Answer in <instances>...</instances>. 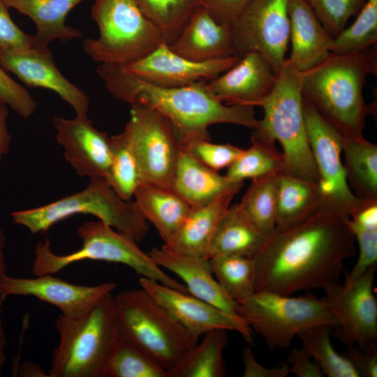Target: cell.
Here are the masks:
<instances>
[{"mask_svg":"<svg viewBox=\"0 0 377 377\" xmlns=\"http://www.w3.org/2000/svg\"><path fill=\"white\" fill-rule=\"evenodd\" d=\"M345 219L319 210L288 230H275L253 258L256 292L292 295L338 282L343 262L355 253Z\"/></svg>","mask_w":377,"mask_h":377,"instance_id":"6da1fadb","label":"cell"},{"mask_svg":"<svg viewBox=\"0 0 377 377\" xmlns=\"http://www.w3.org/2000/svg\"><path fill=\"white\" fill-rule=\"evenodd\" d=\"M97 73L117 99L156 110L171 124L182 150L198 139H209L208 128L231 124L254 128L258 119L253 107L228 105L209 91L207 82L164 87L146 82L121 66L101 64Z\"/></svg>","mask_w":377,"mask_h":377,"instance_id":"7a4b0ae2","label":"cell"},{"mask_svg":"<svg viewBox=\"0 0 377 377\" xmlns=\"http://www.w3.org/2000/svg\"><path fill=\"white\" fill-rule=\"evenodd\" d=\"M376 48L331 54L303 72L302 97L343 137L363 135L370 112L363 89L368 75H376Z\"/></svg>","mask_w":377,"mask_h":377,"instance_id":"3957f363","label":"cell"},{"mask_svg":"<svg viewBox=\"0 0 377 377\" xmlns=\"http://www.w3.org/2000/svg\"><path fill=\"white\" fill-rule=\"evenodd\" d=\"M59 341L49 377H103L119 337L112 293L87 313L74 318L59 315L55 323Z\"/></svg>","mask_w":377,"mask_h":377,"instance_id":"277c9868","label":"cell"},{"mask_svg":"<svg viewBox=\"0 0 377 377\" xmlns=\"http://www.w3.org/2000/svg\"><path fill=\"white\" fill-rule=\"evenodd\" d=\"M302 79L303 72L286 59L272 91L256 105L263 109L264 117L253 129L281 145L285 172L317 182L304 117Z\"/></svg>","mask_w":377,"mask_h":377,"instance_id":"5b68a950","label":"cell"},{"mask_svg":"<svg viewBox=\"0 0 377 377\" xmlns=\"http://www.w3.org/2000/svg\"><path fill=\"white\" fill-rule=\"evenodd\" d=\"M77 235L82 241V247L65 255L54 253L48 239L39 242L36 246L32 265L34 275L54 274L79 261L100 260L123 264L142 277L188 293L186 286L168 275L148 253L138 247L133 238L114 230L103 221L84 223L77 228Z\"/></svg>","mask_w":377,"mask_h":377,"instance_id":"8992f818","label":"cell"},{"mask_svg":"<svg viewBox=\"0 0 377 377\" xmlns=\"http://www.w3.org/2000/svg\"><path fill=\"white\" fill-rule=\"evenodd\" d=\"M119 334L135 343L168 373L197 344L145 290L114 295Z\"/></svg>","mask_w":377,"mask_h":377,"instance_id":"52a82bcc","label":"cell"},{"mask_svg":"<svg viewBox=\"0 0 377 377\" xmlns=\"http://www.w3.org/2000/svg\"><path fill=\"white\" fill-rule=\"evenodd\" d=\"M91 15L99 35L87 38L83 49L94 61L126 66L165 43L134 0H94Z\"/></svg>","mask_w":377,"mask_h":377,"instance_id":"ba28073f","label":"cell"},{"mask_svg":"<svg viewBox=\"0 0 377 377\" xmlns=\"http://www.w3.org/2000/svg\"><path fill=\"white\" fill-rule=\"evenodd\" d=\"M91 214L137 242L142 240L149 227L135 203L119 197L104 181L90 179L82 191L38 207L11 213L14 223L31 234L47 231L57 222L74 214Z\"/></svg>","mask_w":377,"mask_h":377,"instance_id":"9c48e42d","label":"cell"},{"mask_svg":"<svg viewBox=\"0 0 377 377\" xmlns=\"http://www.w3.org/2000/svg\"><path fill=\"white\" fill-rule=\"evenodd\" d=\"M238 303V315L272 349L288 348L295 337L312 327L337 326L325 302L311 293L292 297L256 291Z\"/></svg>","mask_w":377,"mask_h":377,"instance_id":"30bf717a","label":"cell"},{"mask_svg":"<svg viewBox=\"0 0 377 377\" xmlns=\"http://www.w3.org/2000/svg\"><path fill=\"white\" fill-rule=\"evenodd\" d=\"M306 135L318 172L320 210L350 218L367 200L354 194L341 160L343 136L302 97Z\"/></svg>","mask_w":377,"mask_h":377,"instance_id":"8fae6325","label":"cell"},{"mask_svg":"<svg viewBox=\"0 0 377 377\" xmlns=\"http://www.w3.org/2000/svg\"><path fill=\"white\" fill-rule=\"evenodd\" d=\"M131 106L121 133L136 158L141 182L171 188L182 151L175 131L156 110L140 104Z\"/></svg>","mask_w":377,"mask_h":377,"instance_id":"7c38bea8","label":"cell"},{"mask_svg":"<svg viewBox=\"0 0 377 377\" xmlns=\"http://www.w3.org/2000/svg\"><path fill=\"white\" fill-rule=\"evenodd\" d=\"M290 0H252L232 25L234 54L259 53L277 74L289 43Z\"/></svg>","mask_w":377,"mask_h":377,"instance_id":"4fadbf2b","label":"cell"},{"mask_svg":"<svg viewBox=\"0 0 377 377\" xmlns=\"http://www.w3.org/2000/svg\"><path fill=\"white\" fill-rule=\"evenodd\" d=\"M376 265L350 281L326 285L322 298L333 315L336 336L348 348L377 340V300L374 291Z\"/></svg>","mask_w":377,"mask_h":377,"instance_id":"5bb4252c","label":"cell"},{"mask_svg":"<svg viewBox=\"0 0 377 377\" xmlns=\"http://www.w3.org/2000/svg\"><path fill=\"white\" fill-rule=\"evenodd\" d=\"M139 283L190 334L196 339L213 330L235 331L249 343L253 330L239 315L226 313L189 294L140 276Z\"/></svg>","mask_w":377,"mask_h":377,"instance_id":"9a60e30c","label":"cell"},{"mask_svg":"<svg viewBox=\"0 0 377 377\" xmlns=\"http://www.w3.org/2000/svg\"><path fill=\"white\" fill-rule=\"evenodd\" d=\"M114 282L94 286L74 284L53 274L35 278L0 276V297L9 295L32 296L57 307L61 315L74 318L90 311L105 295L116 288Z\"/></svg>","mask_w":377,"mask_h":377,"instance_id":"2e32d148","label":"cell"},{"mask_svg":"<svg viewBox=\"0 0 377 377\" xmlns=\"http://www.w3.org/2000/svg\"><path fill=\"white\" fill-rule=\"evenodd\" d=\"M239 58L232 56L197 61L175 53L168 44L162 43L142 59L123 67L146 82L164 87H177L212 80L234 66Z\"/></svg>","mask_w":377,"mask_h":377,"instance_id":"e0dca14e","label":"cell"},{"mask_svg":"<svg viewBox=\"0 0 377 377\" xmlns=\"http://www.w3.org/2000/svg\"><path fill=\"white\" fill-rule=\"evenodd\" d=\"M52 124L66 160L76 172L108 183L112 158L108 133L96 128L88 117L71 119L54 117Z\"/></svg>","mask_w":377,"mask_h":377,"instance_id":"ac0fdd59","label":"cell"},{"mask_svg":"<svg viewBox=\"0 0 377 377\" xmlns=\"http://www.w3.org/2000/svg\"><path fill=\"white\" fill-rule=\"evenodd\" d=\"M0 67L29 87L53 91L72 107L77 117H88V96L60 72L49 48L32 47L21 51L0 48Z\"/></svg>","mask_w":377,"mask_h":377,"instance_id":"d6986e66","label":"cell"},{"mask_svg":"<svg viewBox=\"0 0 377 377\" xmlns=\"http://www.w3.org/2000/svg\"><path fill=\"white\" fill-rule=\"evenodd\" d=\"M276 74L258 52L244 54L228 70L207 82L209 91L228 105L254 107L272 91Z\"/></svg>","mask_w":377,"mask_h":377,"instance_id":"ffe728a7","label":"cell"},{"mask_svg":"<svg viewBox=\"0 0 377 377\" xmlns=\"http://www.w3.org/2000/svg\"><path fill=\"white\" fill-rule=\"evenodd\" d=\"M148 255L161 268L180 278L189 294L231 314L238 315L239 303L230 298L216 281L205 256L154 247Z\"/></svg>","mask_w":377,"mask_h":377,"instance_id":"44dd1931","label":"cell"},{"mask_svg":"<svg viewBox=\"0 0 377 377\" xmlns=\"http://www.w3.org/2000/svg\"><path fill=\"white\" fill-rule=\"evenodd\" d=\"M169 46L175 53L197 61L235 56L232 25L217 21L204 6L193 13Z\"/></svg>","mask_w":377,"mask_h":377,"instance_id":"7402d4cb","label":"cell"},{"mask_svg":"<svg viewBox=\"0 0 377 377\" xmlns=\"http://www.w3.org/2000/svg\"><path fill=\"white\" fill-rule=\"evenodd\" d=\"M288 14L291 52L288 59L305 72L332 54L330 47L332 38L306 0H290Z\"/></svg>","mask_w":377,"mask_h":377,"instance_id":"603a6c76","label":"cell"},{"mask_svg":"<svg viewBox=\"0 0 377 377\" xmlns=\"http://www.w3.org/2000/svg\"><path fill=\"white\" fill-rule=\"evenodd\" d=\"M244 182H233L182 150L171 188L191 207L207 205L229 191H239Z\"/></svg>","mask_w":377,"mask_h":377,"instance_id":"cb8c5ba5","label":"cell"},{"mask_svg":"<svg viewBox=\"0 0 377 377\" xmlns=\"http://www.w3.org/2000/svg\"><path fill=\"white\" fill-rule=\"evenodd\" d=\"M136 206L156 228L163 244L175 237L191 207L171 188L142 182L134 197Z\"/></svg>","mask_w":377,"mask_h":377,"instance_id":"d4e9b609","label":"cell"},{"mask_svg":"<svg viewBox=\"0 0 377 377\" xmlns=\"http://www.w3.org/2000/svg\"><path fill=\"white\" fill-rule=\"evenodd\" d=\"M84 0H4L7 6L29 17L36 31L34 46L49 48L51 42H67L82 37V32L66 23L69 12Z\"/></svg>","mask_w":377,"mask_h":377,"instance_id":"484cf974","label":"cell"},{"mask_svg":"<svg viewBox=\"0 0 377 377\" xmlns=\"http://www.w3.org/2000/svg\"><path fill=\"white\" fill-rule=\"evenodd\" d=\"M270 235L260 230L237 203L230 205L221 219L206 256L237 255L253 258Z\"/></svg>","mask_w":377,"mask_h":377,"instance_id":"4316f807","label":"cell"},{"mask_svg":"<svg viewBox=\"0 0 377 377\" xmlns=\"http://www.w3.org/2000/svg\"><path fill=\"white\" fill-rule=\"evenodd\" d=\"M237 193L229 191L207 205L191 207L175 237L163 246L177 252L206 256L216 229Z\"/></svg>","mask_w":377,"mask_h":377,"instance_id":"83f0119b","label":"cell"},{"mask_svg":"<svg viewBox=\"0 0 377 377\" xmlns=\"http://www.w3.org/2000/svg\"><path fill=\"white\" fill-rule=\"evenodd\" d=\"M322 198L316 182L286 172L278 175L276 230H288L320 210Z\"/></svg>","mask_w":377,"mask_h":377,"instance_id":"f1b7e54d","label":"cell"},{"mask_svg":"<svg viewBox=\"0 0 377 377\" xmlns=\"http://www.w3.org/2000/svg\"><path fill=\"white\" fill-rule=\"evenodd\" d=\"M348 184L359 198L377 200V146L363 135L343 137Z\"/></svg>","mask_w":377,"mask_h":377,"instance_id":"f546056e","label":"cell"},{"mask_svg":"<svg viewBox=\"0 0 377 377\" xmlns=\"http://www.w3.org/2000/svg\"><path fill=\"white\" fill-rule=\"evenodd\" d=\"M191 348L169 372V377H224L227 371L223 350L228 345L227 330H213Z\"/></svg>","mask_w":377,"mask_h":377,"instance_id":"4dcf8cb0","label":"cell"},{"mask_svg":"<svg viewBox=\"0 0 377 377\" xmlns=\"http://www.w3.org/2000/svg\"><path fill=\"white\" fill-rule=\"evenodd\" d=\"M251 145L244 149L238 158L227 168L225 175L233 182H244L272 174L285 172L283 154L276 147L274 141L255 129L251 135Z\"/></svg>","mask_w":377,"mask_h":377,"instance_id":"1f68e13d","label":"cell"},{"mask_svg":"<svg viewBox=\"0 0 377 377\" xmlns=\"http://www.w3.org/2000/svg\"><path fill=\"white\" fill-rule=\"evenodd\" d=\"M103 377H169V373L138 346L119 334Z\"/></svg>","mask_w":377,"mask_h":377,"instance_id":"d6a6232c","label":"cell"},{"mask_svg":"<svg viewBox=\"0 0 377 377\" xmlns=\"http://www.w3.org/2000/svg\"><path fill=\"white\" fill-rule=\"evenodd\" d=\"M209 259L216 281L230 298L239 302L256 292L253 258L219 255Z\"/></svg>","mask_w":377,"mask_h":377,"instance_id":"836d02e7","label":"cell"},{"mask_svg":"<svg viewBox=\"0 0 377 377\" xmlns=\"http://www.w3.org/2000/svg\"><path fill=\"white\" fill-rule=\"evenodd\" d=\"M143 13L158 29L167 44L179 36L202 0H134Z\"/></svg>","mask_w":377,"mask_h":377,"instance_id":"e575fe53","label":"cell"},{"mask_svg":"<svg viewBox=\"0 0 377 377\" xmlns=\"http://www.w3.org/2000/svg\"><path fill=\"white\" fill-rule=\"evenodd\" d=\"M279 174L253 179L239 203L251 221L269 235L276 230Z\"/></svg>","mask_w":377,"mask_h":377,"instance_id":"d590c367","label":"cell"},{"mask_svg":"<svg viewBox=\"0 0 377 377\" xmlns=\"http://www.w3.org/2000/svg\"><path fill=\"white\" fill-rule=\"evenodd\" d=\"M330 325L312 327L298 335L302 347L318 364L324 376L329 377H360L350 362L334 349L330 340Z\"/></svg>","mask_w":377,"mask_h":377,"instance_id":"8d00e7d4","label":"cell"},{"mask_svg":"<svg viewBox=\"0 0 377 377\" xmlns=\"http://www.w3.org/2000/svg\"><path fill=\"white\" fill-rule=\"evenodd\" d=\"M353 23L332 38V54H349L364 51L377 42V0H367Z\"/></svg>","mask_w":377,"mask_h":377,"instance_id":"74e56055","label":"cell"},{"mask_svg":"<svg viewBox=\"0 0 377 377\" xmlns=\"http://www.w3.org/2000/svg\"><path fill=\"white\" fill-rule=\"evenodd\" d=\"M111 163L108 184L126 201H131L141 182L136 158L122 133L110 137Z\"/></svg>","mask_w":377,"mask_h":377,"instance_id":"f35d334b","label":"cell"},{"mask_svg":"<svg viewBox=\"0 0 377 377\" xmlns=\"http://www.w3.org/2000/svg\"><path fill=\"white\" fill-rule=\"evenodd\" d=\"M332 38L337 36L348 21L356 15L367 0H306Z\"/></svg>","mask_w":377,"mask_h":377,"instance_id":"ab89813d","label":"cell"},{"mask_svg":"<svg viewBox=\"0 0 377 377\" xmlns=\"http://www.w3.org/2000/svg\"><path fill=\"white\" fill-rule=\"evenodd\" d=\"M183 151L207 168L219 172L229 168L242 154L244 149L230 144H216L209 139L191 142Z\"/></svg>","mask_w":377,"mask_h":377,"instance_id":"60d3db41","label":"cell"},{"mask_svg":"<svg viewBox=\"0 0 377 377\" xmlns=\"http://www.w3.org/2000/svg\"><path fill=\"white\" fill-rule=\"evenodd\" d=\"M345 221L357 239L359 254L351 271L346 274V281H353L366 272L377 261V229H368L353 224L346 218Z\"/></svg>","mask_w":377,"mask_h":377,"instance_id":"b9f144b4","label":"cell"},{"mask_svg":"<svg viewBox=\"0 0 377 377\" xmlns=\"http://www.w3.org/2000/svg\"><path fill=\"white\" fill-rule=\"evenodd\" d=\"M0 101L24 119L31 117L37 104L28 91L0 67Z\"/></svg>","mask_w":377,"mask_h":377,"instance_id":"7bdbcfd3","label":"cell"},{"mask_svg":"<svg viewBox=\"0 0 377 377\" xmlns=\"http://www.w3.org/2000/svg\"><path fill=\"white\" fill-rule=\"evenodd\" d=\"M8 9L4 0H0V48L21 51L35 47L33 35L24 33L16 25Z\"/></svg>","mask_w":377,"mask_h":377,"instance_id":"ee69618b","label":"cell"},{"mask_svg":"<svg viewBox=\"0 0 377 377\" xmlns=\"http://www.w3.org/2000/svg\"><path fill=\"white\" fill-rule=\"evenodd\" d=\"M342 354L350 362L360 377L377 376L376 342L364 347H348Z\"/></svg>","mask_w":377,"mask_h":377,"instance_id":"f6af8a7d","label":"cell"},{"mask_svg":"<svg viewBox=\"0 0 377 377\" xmlns=\"http://www.w3.org/2000/svg\"><path fill=\"white\" fill-rule=\"evenodd\" d=\"M214 18L232 25L252 0H202Z\"/></svg>","mask_w":377,"mask_h":377,"instance_id":"bcb514c9","label":"cell"},{"mask_svg":"<svg viewBox=\"0 0 377 377\" xmlns=\"http://www.w3.org/2000/svg\"><path fill=\"white\" fill-rule=\"evenodd\" d=\"M244 377H286L290 374L288 364L281 367L267 368L260 364L251 347L246 346L242 352Z\"/></svg>","mask_w":377,"mask_h":377,"instance_id":"7dc6e473","label":"cell"},{"mask_svg":"<svg viewBox=\"0 0 377 377\" xmlns=\"http://www.w3.org/2000/svg\"><path fill=\"white\" fill-rule=\"evenodd\" d=\"M290 374L297 377H323L324 374L318 364L313 362L309 353L303 348H293L288 356Z\"/></svg>","mask_w":377,"mask_h":377,"instance_id":"c3c4849f","label":"cell"},{"mask_svg":"<svg viewBox=\"0 0 377 377\" xmlns=\"http://www.w3.org/2000/svg\"><path fill=\"white\" fill-rule=\"evenodd\" d=\"M8 110L6 105L0 101V162L9 150L11 137L7 128Z\"/></svg>","mask_w":377,"mask_h":377,"instance_id":"681fc988","label":"cell"},{"mask_svg":"<svg viewBox=\"0 0 377 377\" xmlns=\"http://www.w3.org/2000/svg\"><path fill=\"white\" fill-rule=\"evenodd\" d=\"M19 374L23 377L48 376L38 364L31 362L23 363L19 369Z\"/></svg>","mask_w":377,"mask_h":377,"instance_id":"f907efd6","label":"cell"},{"mask_svg":"<svg viewBox=\"0 0 377 377\" xmlns=\"http://www.w3.org/2000/svg\"><path fill=\"white\" fill-rule=\"evenodd\" d=\"M3 300L0 297V376H2V368L5 362L6 356V346L7 344V339L6 337L3 325L1 319V304Z\"/></svg>","mask_w":377,"mask_h":377,"instance_id":"816d5d0a","label":"cell"},{"mask_svg":"<svg viewBox=\"0 0 377 377\" xmlns=\"http://www.w3.org/2000/svg\"><path fill=\"white\" fill-rule=\"evenodd\" d=\"M6 247V238L4 233L0 229V276L6 274V264L4 254V249Z\"/></svg>","mask_w":377,"mask_h":377,"instance_id":"f5cc1de1","label":"cell"}]
</instances>
